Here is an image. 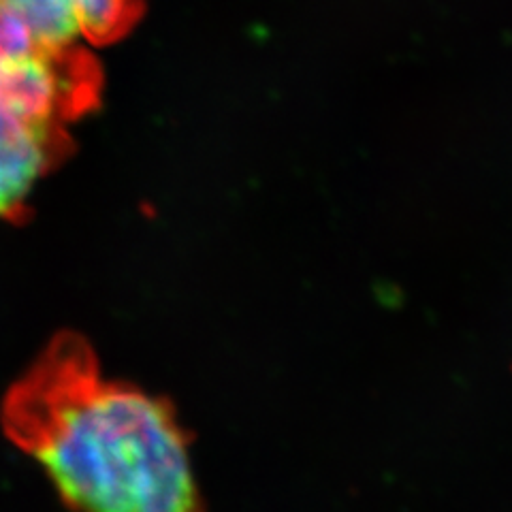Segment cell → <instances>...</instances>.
Segmentation results:
<instances>
[{
	"instance_id": "cell-4",
	"label": "cell",
	"mask_w": 512,
	"mask_h": 512,
	"mask_svg": "<svg viewBox=\"0 0 512 512\" xmlns=\"http://www.w3.org/2000/svg\"><path fill=\"white\" fill-rule=\"evenodd\" d=\"M69 152V133L0 131V218H15L47 171Z\"/></svg>"
},
{
	"instance_id": "cell-1",
	"label": "cell",
	"mask_w": 512,
	"mask_h": 512,
	"mask_svg": "<svg viewBox=\"0 0 512 512\" xmlns=\"http://www.w3.org/2000/svg\"><path fill=\"white\" fill-rule=\"evenodd\" d=\"M0 425L75 512H205L178 412L105 378L82 335L41 350L5 393Z\"/></svg>"
},
{
	"instance_id": "cell-2",
	"label": "cell",
	"mask_w": 512,
	"mask_h": 512,
	"mask_svg": "<svg viewBox=\"0 0 512 512\" xmlns=\"http://www.w3.org/2000/svg\"><path fill=\"white\" fill-rule=\"evenodd\" d=\"M101 86L88 47L43 41L0 0V131L69 133L99 105Z\"/></svg>"
},
{
	"instance_id": "cell-3",
	"label": "cell",
	"mask_w": 512,
	"mask_h": 512,
	"mask_svg": "<svg viewBox=\"0 0 512 512\" xmlns=\"http://www.w3.org/2000/svg\"><path fill=\"white\" fill-rule=\"evenodd\" d=\"M43 41L101 47L120 41L141 18L143 0H3Z\"/></svg>"
}]
</instances>
